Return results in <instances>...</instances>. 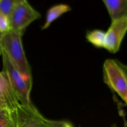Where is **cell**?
Returning <instances> with one entry per match:
<instances>
[{
    "label": "cell",
    "mask_w": 127,
    "mask_h": 127,
    "mask_svg": "<svg viewBox=\"0 0 127 127\" xmlns=\"http://www.w3.org/2000/svg\"><path fill=\"white\" fill-rule=\"evenodd\" d=\"M11 114L16 127H48L47 119L35 106L28 107L19 104Z\"/></svg>",
    "instance_id": "obj_5"
},
{
    "label": "cell",
    "mask_w": 127,
    "mask_h": 127,
    "mask_svg": "<svg viewBox=\"0 0 127 127\" xmlns=\"http://www.w3.org/2000/svg\"><path fill=\"white\" fill-rule=\"evenodd\" d=\"M22 0H0V12L8 17L14 6Z\"/></svg>",
    "instance_id": "obj_12"
},
{
    "label": "cell",
    "mask_w": 127,
    "mask_h": 127,
    "mask_svg": "<svg viewBox=\"0 0 127 127\" xmlns=\"http://www.w3.org/2000/svg\"><path fill=\"white\" fill-rule=\"evenodd\" d=\"M71 10V9L70 6L66 4H59L52 6L47 11L45 22L42 27V30L47 29L50 27L52 22L56 21L64 13L69 12Z\"/></svg>",
    "instance_id": "obj_9"
},
{
    "label": "cell",
    "mask_w": 127,
    "mask_h": 127,
    "mask_svg": "<svg viewBox=\"0 0 127 127\" xmlns=\"http://www.w3.org/2000/svg\"><path fill=\"white\" fill-rule=\"evenodd\" d=\"M118 63H119V65L120 66V67L122 68V69L124 70V73H125V74H126V76L127 77V64H123L122 63H121V62H119V61H118Z\"/></svg>",
    "instance_id": "obj_15"
},
{
    "label": "cell",
    "mask_w": 127,
    "mask_h": 127,
    "mask_svg": "<svg viewBox=\"0 0 127 127\" xmlns=\"http://www.w3.org/2000/svg\"><path fill=\"white\" fill-rule=\"evenodd\" d=\"M9 31V22L7 16L0 12V33H6Z\"/></svg>",
    "instance_id": "obj_13"
},
{
    "label": "cell",
    "mask_w": 127,
    "mask_h": 127,
    "mask_svg": "<svg viewBox=\"0 0 127 127\" xmlns=\"http://www.w3.org/2000/svg\"><path fill=\"white\" fill-rule=\"evenodd\" d=\"M19 104L6 74L0 72V108L13 112Z\"/></svg>",
    "instance_id": "obj_7"
},
{
    "label": "cell",
    "mask_w": 127,
    "mask_h": 127,
    "mask_svg": "<svg viewBox=\"0 0 127 127\" xmlns=\"http://www.w3.org/2000/svg\"><path fill=\"white\" fill-rule=\"evenodd\" d=\"M112 21L127 18V0H102Z\"/></svg>",
    "instance_id": "obj_8"
},
{
    "label": "cell",
    "mask_w": 127,
    "mask_h": 127,
    "mask_svg": "<svg viewBox=\"0 0 127 127\" xmlns=\"http://www.w3.org/2000/svg\"><path fill=\"white\" fill-rule=\"evenodd\" d=\"M86 39L89 43L97 48H104L105 44V32L99 29L93 30L88 32Z\"/></svg>",
    "instance_id": "obj_10"
},
{
    "label": "cell",
    "mask_w": 127,
    "mask_h": 127,
    "mask_svg": "<svg viewBox=\"0 0 127 127\" xmlns=\"http://www.w3.org/2000/svg\"><path fill=\"white\" fill-rule=\"evenodd\" d=\"M0 55L2 57L3 66L2 71L7 75L11 87L19 103L28 107H33L34 105L32 104L30 99V94L32 88L28 85L7 55L3 51L0 52Z\"/></svg>",
    "instance_id": "obj_2"
},
{
    "label": "cell",
    "mask_w": 127,
    "mask_h": 127,
    "mask_svg": "<svg viewBox=\"0 0 127 127\" xmlns=\"http://www.w3.org/2000/svg\"><path fill=\"white\" fill-rule=\"evenodd\" d=\"M48 127H74L71 123L64 120H52L47 119Z\"/></svg>",
    "instance_id": "obj_14"
},
{
    "label": "cell",
    "mask_w": 127,
    "mask_h": 127,
    "mask_svg": "<svg viewBox=\"0 0 127 127\" xmlns=\"http://www.w3.org/2000/svg\"><path fill=\"white\" fill-rule=\"evenodd\" d=\"M110 127H117V126L116 124H113V125H112V126Z\"/></svg>",
    "instance_id": "obj_16"
},
{
    "label": "cell",
    "mask_w": 127,
    "mask_h": 127,
    "mask_svg": "<svg viewBox=\"0 0 127 127\" xmlns=\"http://www.w3.org/2000/svg\"><path fill=\"white\" fill-rule=\"evenodd\" d=\"M2 33H0V41H1V38H2Z\"/></svg>",
    "instance_id": "obj_17"
},
{
    "label": "cell",
    "mask_w": 127,
    "mask_h": 127,
    "mask_svg": "<svg viewBox=\"0 0 127 127\" xmlns=\"http://www.w3.org/2000/svg\"><path fill=\"white\" fill-rule=\"evenodd\" d=\"M127 32V17H122L112 21L109 29L105 32L104 48L112 53H117L120 49Z\"/></svg>",
    "instance_id": "obj_6"
},
{
    "label": "cell",
    "mask_w": 127,
    "mask_h": 127,
    "mask_svg": "<svg viewBox=\"0 0 127 127\" xmlns=\"http://www.w3.org/2000/svg\"><path fill=\"white\" fill-rule=\"evenodd\" d=\"M103 79L127 105V77L118 60L107 59L103 64Z\"/></svg>",
    "instance_id": "obj_3"
},
{
    "label": "cell",
    "mask_w": 127,
    "mask_h": 127,
    "mask_svg": "<svg viewBox=\"0 0 127 127\" xmlns=\"http://www.w3.org/2000/svg\"><path fill=\"white\" fill-rule=\"evenodd\" d=\"M40 17V12L27 0H22L14 6L8 16L9 30L23 35L26 28Z\"/></svg>",
    "instance_id": "obj_4"
},
{
    "label": "cell",
    "mask_w": 127,
    "mask_h": 127,
    "mask_svg": "<svg viewBox=\"0 0 127 127\" xmlns=\"http://www.w3.org/2000/svg\"><path fill=\"white\" fill-rule=\"evenodd\" d=\"M0 127H16L11 112L0 108Z\"/></svg>",
    "instance_id": "obj_11"
},
{
    "label": "cell",
    "mask_w": 127,
    "mask_h": 127,
    "mask_svg": "<svg viewBox=\"0 0 127 127\" xmlns=\"http://www.w3.org/2000/svg\"><path fill=\"white\" fill-rule=\"evenodd\" d=\"M22 36L11 30L4 33L0 41V52L3 51L7 55L28 85L32 88V71L24 50Z\"/></svg>",
    "instance_id": "obj_1"
}]
</instances>
